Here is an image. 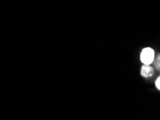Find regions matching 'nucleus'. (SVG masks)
Returning <instances> with one entry per match:
<instances>
[{
  "mask_svg": "<svg viewBox=\"0 0 160 120\" xmlns=\"http://www.w3.org/2000/svg\"><path fill=\"white\" fill-rule=\"evenodd\" d=\"M154 51L151 48H143L141 53L140 59L144 65H151L154 60Z\"/></svg>",
  "mask_w": 160,
  "mask_h": 120,
  "instance_id": "obj_1",
  "label": "nucleus"
},
{
  "mask_svg": "<svg viewBox=\"0 0 160 120\" xmlns=\"http://www.w3.org/2000/svg\"><path fill=\"white\" fill-rule=\"evenodd\" d=\"M154 74V68L150 65L143 64L141 69V75L143 78H149Z\"/></svg>",
  "mask_w": 160,
  "mask_h": 120,
  "instance_id": "obj_2",
  "label": "nucleus"
},
{
  "mask_svg": "<svg viewBox=\"0 0 160 120\" xmlns=\"http://www.w3.org/2000/svg\"><path fill=\"white\" fill-rule=\"evenodd\" d=\"M153 63H154L155 68H156L157 69L160 70V54L157 55L156 58H154V60L153 61Z\"/></svg>",
  "mask_w": 160,
  "mask_h": 120,
  "instance_id": "obj_3",
  "label": "nucleus"
},
{
  "mask_svg": "<svg viewBox=\"0 0 160 120\" xmlns=\"http://www.w3.org/2000/svg\"><path fill=\"white\" fill-rule=\"evenodd\" d=\"M155 86H156L157 89L160 91V76L157 78L156 81H155Z\"/></svg>",
  "mask_w": 160,
  "mask_h": 120,
  "instance_id": "obj_4",
  "label": "nucleus"
}]
</instances>
